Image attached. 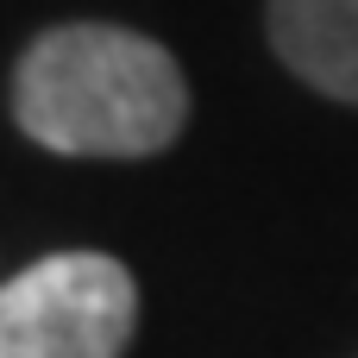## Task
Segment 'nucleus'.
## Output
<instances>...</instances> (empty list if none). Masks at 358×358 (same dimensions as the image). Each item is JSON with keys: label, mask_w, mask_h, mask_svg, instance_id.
<instances>
[{"label": "nucleus", "mask_w": 358, "mask_h": 358, "mask_svg": "<svg viewBox=\"0 0 358 358\" xmlns=\"http://www.w3.org/2000/svg\"><path fill=\"white\" fill-rule=\"evenodd\" d=\"M182 57L120 19H57L6 69V120L50 157L145 164L189 132Z\"/></svg>", "instance_id": "f257e3e1"}, {"label": "nucleus", "mask_w": 358, "mask_h": 358, "mask_svg": "<svg viewBox=\"0 0 358 358\" xmlns=\"http://www.w3.org/2000/svg\"><path fill=\"white\" fill-rule=\"evenodd\" d=\"M138 277L113 252H44L0 283V358H126Z\"/></svg>", "instance_id": "f03ea898"}, {"label": "nucleus", "mask_w": 358, "mask_h": 358, "mask_svg": "<svg viewBox=\"0 0 358 358\" xmlns=\"http://www.w3.org/2000/svg\"><path fill=\"white\" fill-rule=\"evenodd\" d=\"M264 44L308 94L358 113V0H264Z\"/></svg>", "instance_id": "7ed1b4c3"}]
</instances>
